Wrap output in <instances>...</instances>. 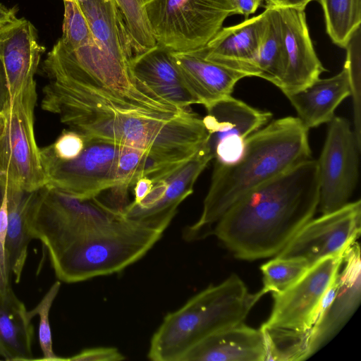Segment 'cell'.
I'll use <instances>...</instances> for the list:
<instances>
[{"label":"cell","mask_w":361,"mask_h":361,"mask_svg":"<svg viewBox=\"0 0 361 361\" xmlns=\"http://www.w3.org/2000/svg\"><path fill=\"white\" fill-rule=\"evenodd\" d=\"M3 126H4V121H3V116H2L1 118H0V137H1L2 130H3Z\"/></svg>","instance_id":"60d3db41"},{"label":"cell","mask_w":361,"mask_h":361,"mask_svg":"<svg viewBox=\"0 0 361 361\" xmlns=\"http://www.w3.org/2000/svg\"><path fill=\"white\" fill-rule=\"evenodd\" d=\"M329 123L324 145L317 160L318 208L322 214L337 210L349 202L358 180L361 149L348 120L334 116Z\"/></svg>","instance_id":"9c48e42d"},{"label":"cell","mask_w":361,"mask_h":361,"mask_svg":"<svg viewBox=\"0 0 361 361\" xmlns=\"http://www.w3.org/2000/svg\"><path fill=\"white\" fill-rule=\"evenodd\" d=\"M267 24V11L221 29L196 49L206 59L256 77V61Z\"/></svg>","instance_id":"2e32d148"},{"label":"cell","mask_w":361,"mask_h":361,"mask_svg":"<svg viewBox=\"0 0 361 361\" xmlns=\"http://www.w3.org/2000/svg\"><path fill=\"white\" fill-rule=\"evenodd\" d=\"M266 348V361H301L309 358L310 332L269 327L259 328Z\"/></svg>","instance_id":"484cf974"},{"label":"cell","mask_w":361,"mask_h":361,"mask_svg":"<svg viewBox=\"0 0 361 361\" xmlns=\"http://www.w3.org/2000/svg\"><path fill=\"white\" fill-rule=\"evenodd\" d=\"M30 232L47 247L56 277L72 283L123 271L164 231L127 218L97 197L79 199L51 188L37 207Z\"/></svg>","instance_id":"6da1fadb"},{"label":"cell","mask_w":361,"mask_h":361,"mask_svg":"<svg viewBox=\"0 0 361 361\" xmlns=\"http://www.w3.org/2000/svg\"><path fill=\"white\" fill-rule=\"evenodd\" d=\"M248 291L243 280L233 274L189 299L167 314L153 334L148 357L154 361H181L196 343L224 329L244 322L263 296Z\"/></svg>","instance_id":"5b68a950"},{"label":"cell","mask_w":361,"mask_h":361,"mask_svg":"<svg viewBox=\"0 0 361 361\" xmlns=\"http://www.w3.org/2000/svg\"><path fill=\"white\" fill-rule=\"evenodd\" d=\"M153 185V181L147 177L138 179L133 186L135 196L133 202L135 203L141 202L148 195Z\"/></svg>","instance_id":"8d00e7d4"},{"label":"cell","mask_w":361,"mask_h":361,"mask_svg":"<svg viewBox=\"0 0 361 361\" xmlns=\"http://www.w3.org/2000/svg\"><path fill=\"white\" fill-rule=\"evenodd\" d=\"M63 1V34L59 39L63 47L68 51H75L86 47H96L99 49L88 21L77 0Z\"/></svg>","instance_id":"f546056e"},{"label":"cell","mask_w":361,"mask_h":361,"mask_svg":"<svg viewBox=\"0 0 361 361\" xmlns=\"http://www.w3.org/2000/svg\"><path fill=\"white\" fill-rule=\"evenodd\" d=\"M145 0H114L129 33L134 54L157 44L144 7Z\"/></svg>","instance_id":"f1b7e54d"},{"label":"cell","mask_w":361,"mask_h":361,"mask_svg":"<svg viewBox=\"0 0 361 361\" xmlns=\"http://www.w3.org/2000/svg\"><path fill=\"white\" fill-rule=\"evenodd\" d=\"M343 254L320 259L286 290L272 293L271 312L263 325L311 333L316 324L318 305L339 273Z\"/></svg>","instance_id":"30bf717a"},{"label":"cell","mask_w":361,"mask_h":361,"mask_svg":"<svg viewBox=\"0 0 361 361\" xmlns=\"http://www.w3.org/2000/svg\"><path fill=\"white\" fill-rule=\"evenodd\" d=\"M61 282L56 281L49 288L40 302L31 310L27 311L28 317L32 319L39 315V343L43 357L35 359L44 361H64L66 358L57 356L54 352L51 326L49 323V312L52 304L58 295Z\"/></svg>","instance_id":"1f68e13d"},{"label":"cell","mask_w":361,"mask_h":361,"mask_svg":"<svg viewBox=\"0 0 361 361\" xmlns=\"http://www.w3.org/2000/svg\"><path fill=\"white\" fill-rule=\"evenodd\" d=\"M276 8L281 18L285 54V70L277 87L287 96L311 85L326 69L313 47L305 10Z\"/></svg>","instance_id":"5bb4252c"},{"label":"cell","mask_w":361,"mask_h":361,"mask_svg":"<svg viewBox=\"0 0 361 361\" xmlns=\"http://www.w3.org/2000/svg\"><path fill=\"white\" fill-rule=\"evenodd\" d=\"M350 96L348 73L343 67L331 78H318L305 88L286 97L307 129L330 122L340 104Z\"/></svg>","instance_id":"44dd1931"},{"label":"cell","mask_w":361,"mask_h":361,"mask_svg":"<svg viewBox=\"0 0 361 361\" xmlns=\"http://www.w3.org/2000/svg\"><path fill=\"white\" fill-rule=\"evenodd\" d=\"M131 68L135 77L162 99L184 110L196 104L173 61L172 51L157 44L135 54Z\"/></svg>","instance_id":"d6986e66"},{"label":"cell","mask_w":361,"mask_h":361,"mask_svg":"<svg viewBox=\"0 0 361 361\" xmlns=\"http://www.w3.org/2000/svg\"><path fill=\"white\" fill-rule=\"evenodd\" d=\"M307 129L298 117L272 121L251 134L234 161L214 162L199 219L185 228L187 241L202 239L235 202L255 188L312 159Z\"/></svg>","instance_id":"277c9868"},{"label":"cell","mask_w":361,"mask_h":361,"mask_svg":"<svg viewBox=\"0 0 361 361\" xmlns=\"http://www.w3.org/2000/svg\"><path fill=\"white\" fill-rule=\"evenodd\" d=\"M45 48L38 42L36 29L16 16L0 24V63L8 99L35 82V74Z\"/></svg>","instance_id":"9a60e30c"},{"label":"cell","mask_w":361,"mask_h":361,"mask_svg":"<svg viewBox=\"0 0 361 361\" xmlns=\"http://www.w3.org/2000/svg\"><path fill=\"white\" fill-rule=\"evenodd\" d=\"M173 61L196 104L206 109L231 96L245 73L206 59L197 50L172 51Z\"/></svg>","instance_id":"ac0fdd59"},{"label":"cell","mask_w":361,"mask_h":361,"mask_svg":"<svg viewBox=\"0 0 361 361\" xmlns=\"http://www.w3.org/2000/svg\"><path fill=\"white\" fill-rule=\"evenodd\" d=\"M212 159L211 152L204 143L188 161L166 178V191L156 206L125 216L165 231L176 214L178 206L192 193L197 178Z\"/></svg>","instance_id":"7402d4cb"},{"label":"cell","mask_w":361,"mask_h":361,"mask_svg":"<svg viewBox=\"0 0 361 361\" xmlns=\"http://www.w3.org/2000/svg\"><path fill=\"white\" fill-rule=\"evenodd\" d=\"M36 82L29 85L2 110L0 174L16 186L36 190L47 185L34 130Z\"/></svg>","instance_id":"52a82bcc"},{"label":"cell","mask_w":361,"mask_h":361,"mask_svg":"<svg viewBox=\"0 0 361 361\" xmlns=\"http://www.w3.org/2000/svg\"><path fill=\"white\" fill-rule=\"evenodd\" d=\"M85 140L82 152L68 161L56 158L46 147L40 149L46 185L79 199L121 188L118 160L122 145L96 138Z\"/></svg>","instance_id":"ba28073f"},{"label":"cell","mask_w":361,"mask_h":361,"mask_svg":"<svg viewBox=\"0 0 361 361\" xmlns=\"http://www.w3.org/2000/svg\"><path fill=\"white\" fill-rule=\"evenodd\" d=\"M361 231V201L310 219L276 256L298 258L311 267L320 259L345 252Z\"/></svg>","instance_id":"8fae6325"},{"label":"cell","mask_w":361,"mask_h":361,"mask_svg":"<svg viewBox=\"0 0 361 361\" xmlns=\"http://www.w3.org/2000/svg\"><path fill=\"white\" fill-rule=\"evenodd\" d=\"M319 197L317 162L312 158L239 199L211 235L240 259L276 255L312 219Z\"/></svg>","instance_id":"3957f363"},{"label":"cell","mask_w":361,"mask_h":361,"mask_svg":"<svg viewBox=\"0 0 361 361\" xmlns=\"http://www.w3.org/2000/svg\"><path fill=\"white\" fill-rule=\"evenodd\" d=\"M361 28L358 27L348 38L344 49V68L348 73L353 99L354 133L361 145Z\"/></svg>","instance_id":"4dcf8cb0"},{"label":"cell","mask_w":361,"mask_h":361,"mask_svg":"<svg viewBox=\"0 0 361 361\" xmlns=\"http://www.w3.org/2000/svg\"><path fill=\"white\" fill-rule=\"evenodd\" d=\"M8 99L4 71L0 63V110L2 111Z\"/></svg>","instance_id":"f35d334b"},{"label":"cell","mask_w":361,"mask_h":361,"mask_svg":"<svg viewBox=\"0 0 361 361\" xmlns=\"http://www.w3.org/2000/svg\"><path fill=\"white\" fill-rule=\"evenodd\" d=\"M310 267L298 258L275 257L260 267L263 275L262 293H279L296 282Z\"/></svg>","instance_id":"83f0119b"},{"label":"cell","mask_w":361,"mask_h":361,"mask_svg":"<svg viewBox=\"0 0 361 361\" xmlns=\"http://www.w3.org/2000/svg\"><path fill=\"white\" fill-rule=\"evenodd\" d=\"M157 44L172 51L200 49L233 15L229 0H145Z\"/></svg>","instance_id":"8992f818"},{"label":"cell","mask_w":361,"mask_h":361,"mask_svg":"<svg viewBox=\"0 0 361 361\" xmlns=\"http://www.w3.org/2000/svg\"><path fill=\"white\" fill-rule=\"evenodd\" d=\"M324 16L326 32L331 41L344 48L351 34L360 26L361 0H317Z\"/></svg>","instance_id":"4316f807"},{"label":"cell","mask_w":361,"mask_h":361,"mask_svg":"<svg viewBox=\"0 0 361 361\" xmlns=\"http://www.w3.org/2000/svg\"><path fill=\"white\" fill-rule=\"evenodd\" d=\"M8 182V228L5 248L11 272L19 283L32 240L28 233L27 219L37 190H26Z\"/></svg>","instance_id":"cb8c5ba5"},{"label":"cell","mask_w":361,"mask_h":361,"mask_svg":"<svg viewBox=\"0 0 361 361\" xmlns=\"http://www.w3.org/2000/svg\"><path fill=\"white\" fill-rule=\"evenodd\" d=\"M66 359L69 361H120L126 357L116 348L97 347L85 349Z\"/></svg>","instance_id":"e575fe53"},{"label":"cell","mask_w":361,"mask_h":361,"mask_svg":"<svg viewBox=\"0 0 361 361\" xmlns=\"http://www.w3.org/2000/svg\"><path fill=\"white\" fill-rule=\"evenodd\" d=\"M262 0H229L233 14H240L245 17L254 13Z\"/></svg>","instance_id":"d590c367"},{"label":"cell","mask_w":361,"mask_h":361,"mask_svg":"<svg viewBox=\"0 0 361 361\" xmlns=\"http://www.w3.org/2000/svg\"><path fill=\"white\" fill-rule=\"evenodd\" d=\"M344 267L339 271L336 295L317 326L312 330L310 356L329 343L344 326L357 309L361 299V259L357 242L343 254Z\"/></svg>","instance_id":"e0dca14e"},{"label":"cell","mask_w":361,"mask_h":361,"mask_svg":"<svg viewBox=\"0 0 361 361\" xmlns=\"http://www.w3.org/2000/svg\"><path fill=\"white\" fill-rule=\"evenodd\" d=\"M202 119L208 137L207 145L215 162L227 164L241 154L246 139L269 123V111L254 108L229 96L207 109Z\"/></svg>","instance_id":"4fadbf2b"},{"label":"cell","mask_w":361,"mask_h":361,"mask_svg":"<svg viewBox=\"0 0 361 361\" xmlns=\"http://www.w3.org/2000/svg\"><path fill=\"white\" fill-rule=\"evenodd\" d=\"M31 320L11 287L0 289V360H35Z\"/></svg>","instance_id":"603a6c76"},{"label":"cell","mask_w":361,"mask_h":361,"mask_svg":"<svg viewBox=\"0 0 361 361\" xmlns=\"http://www.w3.org/2000/svg\"><path fill=\"white\" fill-rule=\"evenodd\" d=\"M3 116V113L2 111L0 110V118H1Z\"/></svg>","instance_id":"b9f144b4"},{"label":"cell","mask_w":361,"mask_h":361,"mask_svg":"<svg viewBox=\"0 0 361 361\" xmlns=\"http://www.w3.org/2000/svg\"><path fill=\"white\" fill-rule=\"evenodd\" d=\"M8 180L0 174V289L11 286V269L5 248L8 228Z\"/></svg>","instance_id":"d6a6232c"},{"label":"cell","mask_w":361,"mask_h":361,"mask_svg":"<svg viewBox=\"0 0 361 361\" xmlns=\"http://www.w3.org/2000/svg\"><path fill=\"white\" fill-rule=\"evenodd\" d=\"M181 361H266L263 335L242 322L201 340Z\"/></svg>","instance_id":"ffe728a7"},{"label":"cell","mask_w":361,"mask_h":361,"mask_svg":"<svg viewBox=\"0 0 361 361\" xmlns=\"http://www.w3.org/2000/svg\"><path fill=\"white\" fill-rule=\"evenodd\" d=\"M267 24L256 61V77L279 86L285 70L281 18L276 8L266 7Z\"/></svg>","instance_id":"d4e9b609"},{"label":"cell","mask_w":361,"mask_h":361,"mask_svg":"<svg viewBox=\"0 0 361 361\" xmlns=\"http://www.w3.org/2000/svg\"><path fill=\"white\" fill-rule=\"evenodd\" d=\"M41 106L69 129L96 138L147 151L171 160L192 157L206 142L202 119L190 111L171 120L120 110L81 86L49 79Z\"/></svg>","instance_id":"7a4b0ae2"},{"label":"cell","mask_w":361,"mask_h":361,"mask_svg":"<svg viewBox=\"0 0 361 361\" xmlns=\"http://www.w3.org/2000/svg\"><path fill=\"white\" fill-rule=\"evenodd\" d=\"M16 7L8 8L0 3V24L16 16Z\"/></svg>","instance_id":"ab89813d"},{"label":"cell","mask_w":361,"mask_h":361,"mask_svg":"<svg viewBox=\"0 0 361 361\" xmlns=\"http://www.w3.org/2000/svg\"><path fill=\"white\" fill-rule=\"evenodd\" d=\"M266 7L293 8L305 10L307 5L315 0H264Z\"/></svg>","instance_id":"74e56055"},{"label":"cell","mask_w":361,"mask_h":361,"mask_svg":"<svg viewBox=\"0 0 361 361\" xmlns=\"http://www.w3.org/2000/svg\"><path fill=\"white\" fill-rule=\"evenodd\" d=\"M85 137L80 133L69 130H64L55 142L47 149L57 159L68 161L76 158L83 150Z\"/></svg>","instance_id":"836d02e7"},{"label":"cell","mask_w":361,"mask_h":361,"mask_svg":"<svg viewBox=\"0 0 361 361\" xmlns=\"http://www.w3.org/2000/svg\"><path fill=\"white\" fill-rule=\"evenodd\" d=\"M92 31L102 57L100 76L118 85L135 83L134 55L126 25L114 0H77Z\"/></svg>","instance_id":"7c38bea8"}]
</instances>
